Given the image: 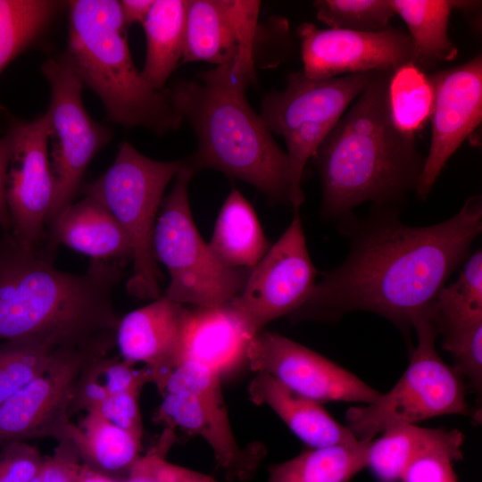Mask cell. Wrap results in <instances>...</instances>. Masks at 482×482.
<instances>
[{"label": "cell", "mask_w": 482, "mask_h": 482, "mask_svg": "<svg viewBox=\"0 0 482 482\" xmlns=\"http://www.w3.org/2000/svg\"><path fill=\"white\" fill-rule=\"evenodd\" d=\"M400 212V207L372 205L363 217L340 218L349 253L336 269L322 272L294 318L337 320L370 312L409 334L469 257L482 229V198L469 197L454 216L431 226L406 225Z\"/></svg>", "instance_id": "obj_1"}, {"label": "cell", "mask_w": 482, "mask_h": 482, "mask_svg": "<svg viewBox=\"0 0 482 482\" xmlns=\"http://www.w3.org/2000/svg\"><path fill=\"white\" fill-rule=\"evenodd\" d=\"M0 261V341L30 338L56 349L107 355L120 318L112 292L122 272L93 261L84 273L58 270L4 235Z\"/></svg>", "instance_id": "obj_2"}, {"label": "cell", "mask_w": 482, "mask_h": 482, "mask_svg": "<svg viewBox=\"0 0 482 482\" xmlns=\"http://www.w3.org/2000/svg\"><path fill=\"white\" fill-rule=\"evenodd\" d=\"M393 72H375L312 158L321 188V216L337 219L365 202L402 207L415 192L425 162L415 136L395 123Z\"/></svg>", "instance_id": "obj_3"}, {"label": "cell", "mask_w": 482, "mask_h": 482, "mask_svg": "<svg viewBox=\"0 0 482 482\" xmlns=\"http://www.w3.org/2000/svg\"><path fill=\"white\" fill-rule=\"evenodd\" d=\"M251 83L234 60L165 92L196 135L197 149L186 159L195 172L216 170L252 185L271 203L290 204L288 156L248 103Z\"/></svg>", "instance_id": "obj_4"}, {"label": "cell", "mask_w": 482, "mask_h": 482, "mask_svg": "<svg viewBox=\"0 0 482 482\" xmlns=\"http://www.w3.org/2000/svg\"><path fill=\"white\" fill-rule=\"evenodd\" d=\"M67 7L64 53L83 85L101 100L108 119L159 136L178 130L183 120L165 89L151 88L134 63L120 2L71 0Z\"/></svg>", "instance_id": "obj_5"}, {"label": "cell", "mask_w": 482, "mask_h": 482, "mask_svg": "<svg viewBox=\"0 0 482 482\" xmlns=\"http://www.w3.org/2000/svg\"><path fill=\"white\" fill-rule=\"evenodd\" d=\"M182 163L151 159L123 141L108 170L83 187L84 195L111 212L130 241L132 274L126 288L133 297H160L161 274L153 252V234L164 191Z\"/></svg>", "instance_id": "obj_6"}, {"label": "cell", "mask_w": 482, "mask_h": 482, "mask_svg": "<svg viewBox=\"0 0 482 482\" xmlns=\"http://www.w3.org/2000/svg\"><path fill=\"white\" fill-rule=\"evenodd\" d=\"M195 173L184 160L161 204L153 252L170 275L164 296L182 305L212 307L235 298L243 289L250 269L225 265L202 238L188 199V185Z\"/></svg>", "instance_id": "obj_7"}, {"label": "cell", "mask_w": 482, "mask_h": 482, "mask_svg": "<svg viewBox=\"0 0 482 482\" xmlns=\"http://www.w3.org/2000/svg\"><path fill=\"white\" fill-rule=\"evenodd\" d=\"M431 312L412 321L418 344L398 382L365 406L346 411L345 427L358 440H372L393 427L437 416L473 414L466 401L462 377L445 364L436 350L437 333Z\"/></svg>", "instance_id": "obj_8"}, {"label": "cell", "mask_w": 482, "mask_h": 482, "mask_svg": "<svg viewBox=\"0 0 482 482\" xmlns=\"http://www.w3.org/2000/svg\"><path fill=\"white\" fill-rule=\"evenodd\" d=\"M375 72L312 79L302 71L290 72L282 90L267 94L260 115L272 134L284 138L290 166V205L299 211L304 200L305 165Z\"/></svg>", "instance_id": "obj_9"}, {"label": "cell", "mask_w": 482, "mask_h": 482, "mask_svg": "<svg viewBox=\"0 0 482 482\" xmlns=\"http://www.w3.org/2000/svg\"><path fill=\"white\" fill-rule=\"evenodd\" d=\"M41 70L50 87V103L45 113L55 184L46 220L47 245L58 217L74 202L87 166L112 140V131L87 113L82 100L84 85L64 52L46 60Z\"/></svg>", "instance_id": "obj_10"}, {"label": "cell", "mask_w": 482, "mask_h": 482, "mask_svg": "<svg viewBox=\"0 0 482 482\" xmlns=\"http://www.w3.org/2000/svg\"><path fill=\"white\" fill-rule=\"evenodd\" d=\"M162 395L159 420L168 428L179 427L204 438L228 478L246 480L253 477L262 453L255 447L238 446L229 425L218 372L195 362H184L169 376Z\"/></svg>", "instance_id": "obj_11"}, {"label": "cell", "mask_w": 482, "mask_h": 482, "mask_svg": "<svg viewBox=\"0 0 482 482\" xmlns=\"http://www.w3.org/2000/svg\"><path fill=\"white\" fill-rule=\"evenodd\" d=\"M7 131L12 150L5 180L11 228L7 234L21 249L43 256L46 220L54 197L46 113L32 120L13 119Z\"/></svg>", "instance_id": "obj_12"}, {"label": "cell", "mask_w": 482, "mask_h": 482, "mask_svg": "<svg viewBox=\"0 0 482 482\" xmlns=\"http://www.w3.org/2000/svg\"><path fill=\"white\" fill-rule=\"evenodd\" d=\"M299 212L278 239L250 269L246 282L231 303L257 334L270 321L293 314L316 284Z\"/></svg>", "instance_id": "obj_13"}, {"label": "cell", "mask_w": 482, "mask_h": 482, "mask_svg": "<svg viewBox=\"0 0 482 482\" xmlns=\"http://www.w3.org/2000/svg\"><path fill=\"white\" fill-rule=\"evenodd\" d=\"M104 356L57 349L48 367L0 406V446L69 435L77 381L94 358Z\"/></svg>", "instance_id": "obj_14"}, {"label": "cell", "mask_w": 482, "mask_h": 482, "mask_svg": "<svg viewBox=\"0 0 482 482\" xmlns=\"http://www.w3.org/2000/svg\"><path fill=\"white\" fill-rule=\"evenodd\" d=\"M245 360L257 373L268 374L318 403L366 404L380 394L347 370L277 333H257L248 344Z\"/></svg>", "instance_id": "obj_15"}, {"label": "cell", "mask_w": 482, "mask_h": 482, "mask_svg": "<svg viewBox=\"0 0 482 482\" xmlns=\"http://www.w3.org/2000/svg\"><path fill=\"white\" fill-rule=\"evenodd\" d=\"M303 61L302 72L312 79H327L364 72H394L413 63L406 31L395 27L378 32L320 29L311 22L296 29Z\"/></svg>", "instance_id": "obj_16"}, {"label": "cell", "mask_w": 482, "mask_h": 482, "mask_svg": "<svg viewBox=\"0 0 482 482\" xmlns=\"http://www.w3.org/2000/svg\"><path fill=\"white\" fill-rule=\"evenodd\" d=\"M428 75L434 100L430 146L415 190L421 200L427 198L451 156L481 123L482 54Z\"/></svg>", "instance_id": "obj_17"}, {"label": "cell", "mask_w": 482, "mask_h": 482, "mask_svg": "<svg viewBox=\"0 0 482 482\" xmlns=\"http://www.w3.org/2000/svg\"><path fill=\"white\" fill-rule=\"evenodd\" d=\"M260 8L256 0H188L180 64L205 62L219 66L236 60L256 79Z\"/></svg>", "instance_id": "obj_18"}, {"label": "cell", "mask_w": 482, "mask_h": 482, "mask_svg": "<svg viewBox=\"0 0 482 482\" xmlns=\"http://www.w3.org/2000/svg\"><path fill=\"white\" fill-rule=\"evenodd\" d=\"M432 321L442 347L453 359V370L472 387L482 388V253L477 250L464 262L458 278L439 292Z\"/></svg>", "instance_id": "obj_19"}, {"label": "cell", "mask_w": 482, "mask_h": 482, "mask_svg": "<svg viewBox=\"0 0 482 482\" xmlns=\"http://www.w3.org/2000/svg\"><path fill=\"white\" fill-rule=\"evenodd\" d=\"M186 311L163 295L120 318L117 325L115 345L120 359L133 365L144 363L162 394L178 366Z\"/></svg>", "instance_id": "obj_20"}, {"label": "cell", "mask_w": 482, "mask_h": 482, "mask_svg": "<svg viewBox=\"0 0 482 482\" xmlns=\"http://www.w3.org/2000/svg\"><path fill=\"white\" fill-rule=\"evenodd\" d=\"M255 335L230 301L187 308L178 365L195 362L221 376L245 360L248 344Z\"/></svg>", "instance_id": "obj_21"}, {"label": "cell", "mask_w": 482, "mask_h": 482, "mask_svg": "<svg viewBox=\"0 0 482 482\" xmlns=\"http://www.w3.org/2000/svg\"><path fill=\"white\" fill-rule=\"evenodd\" d=\"M59 244L93 261L120 265L132 258L130 241L120 223L101 202L87 195L62 212L44 257L52 261Z\"/></svg>", "instance_id": "obj_22"}, {"label": "cell", "mask_w": 482, "mask_h": 482, "mask_svg": "<svg viewBox=\"0 0 482 482\" xmlns=\"http://www.w3.org/2000/svg\"><path fill=\"white\" fill-rule=\"evenodd\" d=\"M250 399L265 404L287 424L292 432L311 447L349 445L359 441L320 406L265 373H257L248 386Z\"/></svg>", "instance_id": "obj_23"}, {"label": "cell", "mask_w": 482, "mask_h": 482, "mask_svg": "<svg viewBox=\"0 0 482 482\" xmlns=\"http://www.w3.org/2000/svg\"><path fill=\"white\" fill-rule=\"evenodd\" d=\"M69 436L82 464L117 480H124L140 458L141 440L97 411L86 412L79 426L72 423Z\"/></svg>", "instance_id": "obj_24"}, {"label": "cell", "mask_w": 482, "mask_h": 482, "mask_svg": "<svg viewBox=\"0 0 482 482\" xmlns=\"http://www.w3.org/2000/svg\"><path fill=\"white\" fill-rule=\"evenodd\" d=\"M188 0H154L143 21L145 58L141 76L153 89L162 91L180 64Z\"/></svg>", "instance_id": "obj_25"}, {"label": "cell", "mask_w": 482, "mask_h": 482, "mask_svg": "<svg viewBox=\"0 0 482 482\" xmlns=\"http://www.w3.org/2000/svg\"><path fill=\"white\" fill-rule=\"evenodd\" d=\"M456 429L426 428L416 424L388 428L371 440L368 465L379 482H399L406 467L420 455L440 448H461Z\"/></svg>", "instance_id": "obj_26"}, {"label": "cell", "mask_w": 482, "mask_h": 482, "mask_svg": "<svg viewBox=\"0 0 482 482\" xmlns=\"http://www.w3.org/2000/svg\"><path fill=\"white\" fill-rule=\"evenodd\" d=\"M208 245L222 263L233 268L251 269L269 250L253 208L237 188L224 201Z\"/></svg>", "instance_id": "obj_27"}, {"label": "cell", "mask_w": 482, "mask_h": 482, "mask_svg": "<svg viewBox=\"0 0 482 482\" xmlns=\"http://www.w3.org/2000/svg\"><path fill=\"white\" fill-rule=\"evenodd\" d=\"M392 8L408 29L413 63L428 69L451 62L458 47L449 37L450 16L455 11V0H389Z\"/></svg>", "instance_id": "obj_28"}, {"label": "cell", "mask_w": 482, "mask_h": 482, "mask_svg": "<svg viewBox=\"0 0 482 482\" xmlns=\"http://www.w3.org/2000/svg\"><path fill=\"white\" fill-rule=\"evenodd\" d=\"M371 440L312 447L269 469V482H348L368 465Z\"/></svg>", "instance_id": "obj_29"}, {"label": "cell", "mask_w": 482, "mask_h": 482, "mask_svg": "<svg viewBox=\"0 0 482 482\" xmlns=\"http://www.w3.org/2000/svg\"><path fill=\"white\" fill-rule=\"evenodd\" d=\"M66 4L53 0H0V74L46 32Z\"/></svg>", "instance_id": "obj_30"}, {"label": "cell", "mask_w": 482, "mask_h": 482, "mask_svg": "<svg viewBox=\"0 0 482 482\" xmlns=\"http://www.w3.org/2000/svg\"><path fill=\"white\" fill-rule=\"evenodd\" d=\"M433 100L428 75L414 63L403 65L391 74L390 107L394 121L402 131L415 136L429 120Z\"/></svg>", "instance_id": "obj_31"}, {"label": "cell", "mask_w": 482, "mask_h": 482, "mask_svg": "<svg viewBox=\"0 0 482 482\" xmlns=\"http://www.w3.org/2000/svg\"><path fill=\"white\" fill-rule=\"evenodd\" d=\"M56 350L30 338L0 341V406L44 372Z\"/></svg>", "instance_id": "obj_32"}, {"label": "cell", "mask_w": 482, "mask_h": 482, "mask_svg": "<svg viewBox=\"0 0 482 482\" xmlns=\"http://www.w3.org/2000/svg\"><path fill=\"white\" fill-rule=\"evenodd\" d=\"M316 18L329 29L378 32L395 15L389 0H316Z\"/></svg>", "instance_id": "obj_33"}, {"label": "cell", "mask_w": 482, "mask_h": 482, "mask_svg": "<svg viewBox=\"0 0 482 482\" xmlns=\"http://www.w3.org/2000/svg\"><path fill=\"white\" fill-rule=\"evenodd\" d=\"M462 458L461 448H440L414 459L404 470L402 482H458L453 462Z\"/></svg>", "instance_id": "obj_34"}, {"label": "cell", "mask_w": 482, "mask_h": 482, "mask_svg": "<svg viewBox=\"0 0 482 482\" xmlns=\"http://www.w3.org/2000/svg\"><path fill=\"white\" fill-rule=\"evenodd\" d=\"M44 458L27 442L0 446V482H29L40 470Z\"/></svg>", "instance_id": "obj_35"}, {"label": "cell", "mask_w": 482, "mask_h": 482, "mask_svg": "<svg viewBox=\"0 0 482 482\" xmlns=\"http://www.w3.org/2000/svg\"><path fill=\"white\" fill-rule=\"evenodd\" d=\"M140 392V389H133L108 395L93 411L141 440L143 428L138 403Z\"/></svg>", "instance_id": "obj_36"}, {"label": "cell", "mask_w": 482, "mask_h": 482, "mask_svg": "<svg viewBox=\"0 0 482 482\" xmlns=\"http://www.w3.org/2000/svg\"><path fill=\"white\" fill-rule=\"evenodd\" d=\"M57 442L53 455L43 460L41 482H79L82 461L74 442L69 435Z\"/></svg>", "instance_id": "obj_37"}, {"label": "cell", "mask_w": 482, "mask_h": 482, "mask_svg": "<svg viewBox=\"0 0 482 482\" xmlns=\"http://www.w3.org/2000/svg\"><path fill=\"white\" fill-rule=\"evenodd\" d=\"M161 443L140 456L122 482H160L159 469L173 441V429H166Z\"/></svg>", "instance_id": "obj_38"}, {"label": "cell", "mask_w": 482, "mask_h": 482, "mask_svg": "<svg viewBox=\"0 0 482 482\" xmlns=\"http://www.w3.org/2000/svg\"><path fill=\"white\" fill-rule=\"evenodd\" d=\"M12 150V136L6 131L4 136L0 137V226L4 234H8L11 228L10 214L5 196V180Z\"/></svg>", "instance_id": "obj_39"}, {"label": "cell", "mask_w": 482, "mask_h": 482, "mask_svg": "<svg viewBox=\"0 0 482 482\" xmlns=\"http://www.w3.org/2000/svg\"><path fill=\"white\" fill-rule=\"evenodd\" d=\"M160 482H216L212 477L170 463L164 459L159 470Z\"/></svg>", "instance_id": "obj_40"}, {"label": "cell", "mask_w": 482, "mask_h": 482, "mask_svg": "<svg viewBox=\"0 0 482 482\" xmlns=\"http://www.w3.org/2000/svg\"><path fill=\"white\" fill-rule=\"evenodd\" d=\"M119 2L124 23L128 28L136 23H143L154 0H122Z\"/></svg>", "instance_id": "obj_41"}, {"label": "cell", "mask_w": 482, "mask_h": 482, "mask_svg": "<svg viewBox=\"0 0 482 482\" xmlns=\"http://www.w3.org/2000/svg\"><path fill=\"white\" fill-rule=\"evenodd\" d=\"M123 481V480H122ZM98 473L82 464L79 473V482H122Z\"/></svg>", "instance_id": "obj_42"}, {"label": "cell", "mask_w": 482, "mask_h": 482, "mask_svg": "<svg viewBox=\"0 0 482 482\" xmlns=\"http://www.w3.org/2000/svg\"><path fill=\"white\" fill-rule=\"evenodd\" d=\"M29 482H41L40 470L29 480Z\"/></svg>", "instance_id": "obj_43"}, {"label": "cell", "mask_w": 482, "mask_h": 482, "mask_svg": "<svg viewBox=\"0 0 482 482\" xmlns=\"http://www.w3.org/2000/svg\"><path fill=\"white\" fill-rule=\"evenodd\" d=\"M2 253H3V241H2V239H0V261H1V257H2Z\"/></svg>", "instance_id": "obj_44"}]
</instances>
